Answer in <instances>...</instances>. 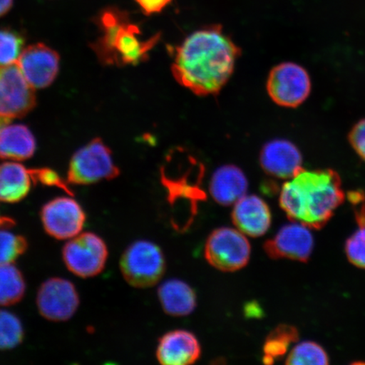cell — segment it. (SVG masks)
Returning a JSON list of instances; mask_svg holds the SVG:
<instances>
[{
  "label": "cell",
  "mask_w": 365,
  "mask_h": 365,
  "mask_svg": "<svg viewBox=\"0 0 365 365\" xmlns=\"http://www.w3.org/2000/svg\"><path fill=\"white\" fill-rule=\"evenodd\" d=\"M359 227L358 231L346 240L345 253L354 266L365 269V226Z\"/></svg>",
  "instance_id": "27"
},
{
  "label": "cell",
  "mask_w": 365,
  "mask_h": 365,
  "mask_svg": "<svg viewBox=\"0 0 365 365\" xmlns=\"http://www.w3.org/2000/svg\"><path fill=\"white\" fill-rule=\"evenodd\" d=\"M35 182H41L46 186L58 187V188L66 191L68 195H73V192L68 187V182L62 179L58 173L50 168H38L31 170Z\"/></svg>",
  "instance_id": "28"
},
{
  "label": "cell",
  "mask_w": 365,
  "mask_h": 365,
  "mask_svg": "<svg viewBox=\"0 0 365 365\" xmlns=\"http://www.w3.org/2000/svg\"><path fill=\"white\" fill-rule=\"evenodd\" d=\"M63 261L68 270L81 278L98 276L108 257L106 243L93 232H81L63 248Z\"/></svg>",
  "instance_id": "7"
},
{
  "label": "cell",
  "mask_w": 365,
  "mask_h": 365,
  "mask_svg": "<svg viewBox=\"0 0 365 365\" xmlns=\"http://www.w3.org/2000/svg\"><path fill=\"white\" fill-rule=\"evenodd\" d=\"M202 354V346L192 332L175 330L165 333L158 341L156 356L163 365L193 364Z\"/></svg>",
  "instance_id": "16"
},
{
  "label": "cell",
  "mask_w": 365,
  "mask_h": 365,
  "mask_svg": "<svg viewBox=\"0 0 365 365\" xmlns=\"http://www.w3.org/2000/svg\"><path fill=\"white\" fill-rule=\"evenodd\" d=\"M172 1L173 0H135L141 11L148 16L161 13Z\"/></svg>",
  "instance_id": "30"
},
{
  "label": "cell",
  "mask_w": 365,
  "mask_h": 365,
  "mask_svg": "<svg viewBox=\"0 0 365 365\" xmlns=\"http://www.w3.org/2000/svg\"><path fill=\"white\" fill-rule=\"evenodd\" d=\"M25 38L10 27L0 29V66L16 63L24 49Z\"/></svg>",
  "instance_id": "26"
},
{
  "label": "cell",
  "mask_w": 365,
  "mask_h": 365,
  "mask_svg": "<svg viewBox=\"0 0 365 365\" xmlns=\"http://www.w3.org/2000/svg\"><path fill=\"white\" fill-rule=\"evenodd\" d=\"M96 24L101 35L91 48L104 66H138L148 61L150 52L161 39L160 34L141 38L140 27L131 21L130 14L117 7L104 9Z\"/></svg>",
  "instance_id": "3"
},
{
  "label": "cell",
  "mask_w": 365,
  "mask_h": 365,
  "mask_svg": "<svg viewBox=\"0 0 365 365\" xmlns=\"http://www.w3.org/2000/svg\"><path fill=\"white\" fill-rule=\"evenodd\" d=\"M34 182L33 172L21 164H0V202H20L29 194Z\"/></svg>",
  "instance_id": "18"
},
{
  "label": "cell",
  "mask_w": 365,
  "mask_h": 365,
  "mask_svg": "<svg viewBox=\"0 0 365 365\" xmlns=\"http://www.w3.org/2000/svg\"><path fill=\"white\" fill-rule=\"evenodd\" d=\"M14 0H0V17L6 16L13 6Z\"/></svg>",
  "instance_id": "32"
},
{
  "label": "cell",
  "mask_w": 365,
  "mask_h": 365,
  "mask_svg": "<svg viewBox=\"0 0 365 365\" xmlns=\"http://www.w3.org/2000/svg\"><path fill=\"white\" fill-rule=\"evenodd\" d=\"M12 227H0V264H14L27 249L24 237L11 231Z\"/></svg>",
  "instance_id": "25"
},
{
  "label": "cell",
  "mask_w": 365,
  "mask_h": 365,
  "mask_svg": "<svg viewBox=\"0 0 365 365\" xmlns=\"http://www.w3.org/2000/svg\"><path fill=\"white\" fill-rule=\"evenodd\" d=\"M11 120H10V118L0 117V129H1L3 126L9 124V123H11Z\"/></svg>",
  "instance_id": "34"
},
{
  "label": "cell",
  "mask_w": 365,
  "mask_h": 365,
  "mask_svg": "<svg viewBox=\"0 0 365 365\" xmlns=\"http://www.w3.org/2000/svg\"><path fill=\"white\" fill-rule=\"evenodd\" d=\"M251 246L243 232L222 227L210 234L205 245V258L214 268L223 272L241 270L247 266Z\"/></svg>",
  "instance_id": "6"
},
{
  "label": "cell",
  "mask_w": 365,
  "mask_h": 365,
  "mask_svg": "<svg viewBox=\"0 0 365 365\" xmlns=\"http://www.w3.org/2000/svg\"><path fill=\"white\" fill-rule=\"evenodd\" d=\"M24 339L21 319L7 310H0V350L16 348Z\"/></svg>",
  "instance_id": "24"
},
{
  "label": "cell",
  "mask_w": 365,
  "mask_h": 365,
  "mask_svg": "<svg viewBox=\"0 0 365 365\" xmlns=\"http://www.w3.org/2000/svg\"><path fill=\"white\" fill-rule=\"evenodd\" d=\"M158 295L164 312L182 317L192 313L197 304L194 289L185 282L170 279L158 287Z\"/></svg>",
  "instance_id": "19"
},
{
  "label": "cell",
  "mask_w": 365,
  "mask_h": 365,
  "mask_svg": "<svg viewBox=\"0 0 365 365\" xmlns=\"http://www.w3.org/2000/svg\"><path fill=\"white\" fill-rule=\"evenodd\" d=\"M210 194L219 205H235L247 193L248 180L235 165L222 166L214 172L210 182Z\"/></svg>",
  "instance_id": "17"
},
{
  "label": "cell",
  "mask_w": 365,
  "mask_h": 365,
  "mask_svg": "<svg viewBox=\"0 0 365 365\" xmlns=\"http://www.w3.org/2000/svg\"><path fill=\"white\" fill-rule=\"evenodd\" d=\"M313 249V235L309 227L301 223L281 227L274 238L264 244V252L271 259H289L300 262H308Z\"/></svg>",
  "instance_id": "13"
},
{
  "label": "cell",
  "mask_w": 365,
  "mask_h": 365,
  "mask_svg": "<svg viewBox=\"0 0 365 365\" xmlns=\"http://www.w3.org/2000/svg\"><path fill=\"white\" fill-rule=\"evenodd\" d=\"M349 140L355 152L365 162V118L359 121L351 130Z\"/></svg>",
  "instance_id": "29"
},
{
  "label": "cell",
  "mask_w": 365,
  "mask_h": 365,
  "mask_svg": "<svg viewBox=\"0 0 365 365\" xmlns=\"http://www.w3.org/2000/svg\"><path fill=\"white\" fill-rule=\"evenodd\" d=\"M35 150V137L29 127L9 123L0 129V158L24 161Z\"/></svg>",
  "instance_id": "20"
},
{
  "label": "cell",
  "mask_w": 365,
  "mask_h": 365,
  "mask_svg": "<svg viewBox=\"0 0 365 365\" xmlns=\"http://www.w3.org/2000/svg\"><path fill=\"white\" fill-rule=\"evenodd\" d=\"M41 220L48 235L59 240H70L83 230L86 214L76 200L63 196L43 205Z\"/></svg>",
  "instance_id": "11"
},
{
  "label": "cell",
  "mask_w": 365,
  "mask_h": 365,
  "mask_svg": "<svg viewBox=\"0 0 365 365\" xmlns=\"http://www.w3.org/2000/svg\"><path fill=\"white\" fill-rule=\"evenodd\" d=\"M16 65L34 89H43L51 85L58 76L59 56L48 46L36 43L23 49Z\"/></svg>",
  "instance_id": "12"
},
{
  "label": "cell",
  "mask_w": 365,
  "mask_h": 365,
  "mask_svg": "<svg viewBox=\"0 0 365 365\" xmlns=\"http://www.w3.org/2000/svg\"><path fill=\"white\" fill-rule=\"evenodd\" d=\"M298 340L299 331L295 327L282 324L274 328L264 342V364H272L284 357L290 344Z\"/></svg>",
  "instance_id": "21"
},
{
  "label": "cell",
  "mask_w": 365,
  "mask_h": 365,
  "mask_svg": "<svg viewBox=\"0 0 365 365\" xmlns=\"http://www.w3.org/2000/svg\"><path fill=\"white\" fill-rule=\"evenodd\" d=\"M6 225H13L14 226V221L11 218L3 217V216L0 215V227L6 226Z\"/></svg>",
  "instance_id": "33"
},
{
  "label": "cell",
  "mask_w": 365,
  "mask_h": 365,
  "mask_svg": "<svg viewBox=\"0 0 365 365\" xmlns=\"http://www.w3.org/2000/svg\"><path fill=\"white\" fill-rule=\"evenodd\" d=\"M341 178L333 170H302L282 185L280 207L289 220L322 230L344 203Z\"/></svg>",
  "instance_id": "2"
},
{
  "label": "cell",
  "mask_w": 365,
  "mask_h": 365,
  "mask_svg": "<svg viewBox=\"0 0 365 365\" xmlns=\"http://www.w3.org/2000/svg\"><path fill=\"white\" fill-rule=\"evenodd\" d=\"M80 304L78 292L65 278L53 277L41 285L36 295V307L41 316L51 322H66Z\"/></svg>",
  "instance_id": "10"
},
{
  "label": "cell",
  "mask_w": 365,
  "mask_h": 365,
  "mask_svg": "<svg viewBox=\"0 0 365 365\" xmlns=\"http://www.w3.org/2000/svg\"><path fill=\"white\" fill-rule=\"evenodd\" d=\"M26 293L21 272L13 264H0V307L19 303Z\"/></svg>",
  "instance_id": "22"
},
{
  "label": "cell",
  "mask_w": 365,
  "mask_h": 365,
  "mask_svg": "<svg viewBox=\"0 0 365 365\" xmlns=\"http://www.w3.org/2000/svg\"><path fill=\"white\" fill-rule=\"evenodd\" d=\"M267 89L274 103L281 107L296 108L308 98L312 81L302 66L295 63H282L269 74Z\"/></svg>",
  "instance_id": "8"
},
{
  "label": "cell",
  "mask_w": 365,
  "mask_h": 365,
  "mask_svg": "<svg viewBox=\"0 0 365 365\" xmlns=\"http://www.w3.org/2000/svg\"><path fill=\"white\" fill-rule=\"evenodd\" d=\"M329 363L326 350L312 341L300 342L296 345L285 361L289 365H327Z\"/></svg>",
  "instance_id": "23"
},
{
  "label": "cell",
  "mask_w": 365,
  "mask_h": 365,
  "mask_svg": "<svg viewBox=\"0 0 365 365\" xmlns=\"http://www.w3.org/2000/svg\"><path fill=\"white\" fill-rule=\"evenodd\" d=\"M34 88L16 63L0 66V117L19 118L36 105Z\"/></svg>",
  "instance_id": "9"
},
{
  "label": "cell",
  "mask_w": 365,
  "mask_h": 365,
  "mask_svg": "<svg viewBox=\"0 0 365 365\" xmlns=\"http://www.w3.org/2000/svg\"><path fill=\"white\" fill-rule=\"evenodd\" d=\"M259 159L263 171L277 179H291L303 170L300 150L293 143L284 139L264 144Z\"/></svg>",
  "instance_id": "14"
},
{
  "label": "cell",
  "mask_w": 365,
  "mask_h": 365,
  "mask_svg": "<svg viewBox=\"0 0 365 365\" xmlns=\"http://www.w3.org/2000/svg\"><path fill=\"white\" fill-rule=\"evenodd\" d=\"M241 49L223 31L212 25L194 31L175 48L173 77L197 96L217 95L234 73Z\"/></svg>",
  "instance_id": "1"
},
{
  "label": "cell",
  "mask_w": 365,
  "mask_h": 365,
  "mask_svg": "<svg viewBox=\"0 0 365 365\" xmlns=\"http://www.w3.org/2000/svg\"><path fill=\"white\" fill-rule=\"evenodd\" d=\"M232 221L245 235L259 238L272 225V213L266 202L257 195H245L235 204Z\"/></svg>",
  "instance_id": "15"
},
{
  "label": "cell",
  "mask_w": 365,
  "mask_h": 365,
  "mask_svg": "<svg viewBox=\"0 0 365 365\" xmlns=\"http://www.w3.org/2000/svg\"><path fill=\"white\" fill-rule=\"evenodd\" d=\"M348 198L349 202L354 207L365 202V194L362 190L349 191Z\"/></svg>",
  "instance_id": "31"
},
{
  "label": "cell",
  "mask_w": 365,
  "mask_h": 365,
  "mask_svg": "<svg viewBox=\"0 0 365 365\" xmlns=\"http://www.w3.org/2000/svg\"><path fill=\"white\" fill-rule=\"evenodd\" d=\"M120 264L125 281L137 289L156 285L166 272V259L161 248L145 240L128 246Z\"/></svg>",
  "instance_id": "4"
},
{
  "label": "cell",
  "mask_w": 365,
  "mask_h": 365,
  "mask_svg": "<svg viewBox=\"0 0 365 365\" xmlns=\"http://www.w3.org/2000/svg\"><path fill=\"white\" fill-rule=\"evenodd\" d=\"M120 168L113 159L110 148L101 138H94L77 150L68 165V184L88 185L115 179Z\"/></svg>",
  "instance_id": "5"
}]
</instances>
